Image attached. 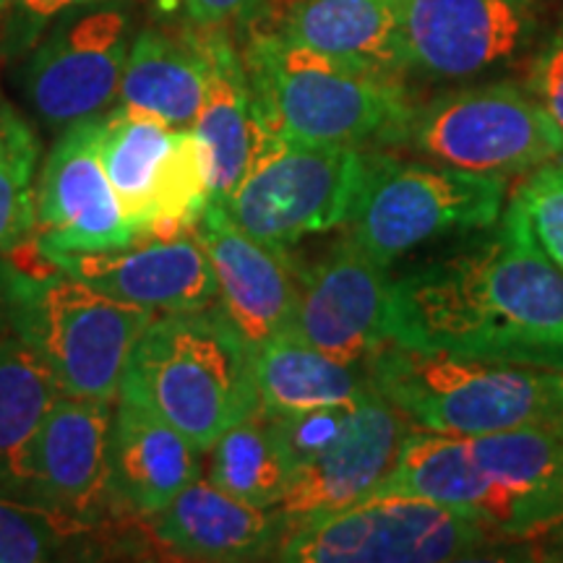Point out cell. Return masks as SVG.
<instances>
[{"label":"cell","mask_w":563,"mask_h":563,"mask_svg":"<svg viewBox=\"0 0 563 563\" xmlns=\"http://www.w3.org/2000/svg\"><path fill=\"white\" fill-rule=\"evenodd\" d=\"M501 220L485 241L391 279L386 342L563 371V272Z\"/></svg>","instance_id":"6da1fadb"},{"label":"cell","mask_w":563,"mask_h":563,"mask_svg":"<svg viewBox=\"0 0 563 563\" xmlns=\"http://www.w3.org/2000/svg\"><path fill=\"white\" fill-rule=\"evenodd\" d=\"M121 397L150 407L209 452L258 407L253 350L217 306L157 313L131 352Z\"/></svg>","instance_id":"7a4b0ae2"},{"label":"cell","mask_w":563,"mask_h":563,"mask_svg":"<svg viewBox=\"0 0 563 563\" xmlns=\"http://www.w3.org/2000/svg\"><path fill=\"white\" fill-rule=\"evenodd\" d=\"M371 384L418 431L485 435L563 422V371L470 361L386 342Z\"/></svg>","instance_id":"3957f363"},{"label":"cell","mask_w":563,"mask_h":563,"mask_svg":"<svg viewBox=\"0 0 563 563\" xmlns=\"http://www.w3.org/2000/svg\"><path fill=\"white\" fill-rule=\"evenodd\" d=\"M243 60L258 121L285 141L340 146L391 141L412 108L399 76L350 66L269 32L251 34Z\"/></svg>","instance_id":"277c9868"},{"label":"cell","mask_w":563,"mask_h":563,"mask_svg":"<svg viewBox=\"0 0 563 563\" xmlns=\"http://www.w3.org/2000/svg\"><path fill=\"white\" fill-rule=\"evenodd\" d=\"M504 201L506 178L371 157L347 220V241L389 269L397 258L439 238L493 228L501 220Z\"/></svg>","instance_id":"5b68a950"},{"label":"cell","mask_w":563,"mask_h":563,"mask_svg":"<svg viewBox=\"0 0 563 563\" xmlns=\"http://www.w3.org/2000/svg\"><path fill=\"white\" fill-rule=\"evenodd\" d=\"M371 157L361 146L300 144L264 133L222 207L238 228L274 249L347 224Z\"/></svg>","instance_id":"8992f818"},{"label":"cell","mask_w":563,"mask_h":563,"mask_svg":"<svg viewBox=\"0 0 563 563\" xmlns=\"http://www.w3.org/2000/svg\"><path fill=\"white\" fill-rule=\"evenodd\" d=\"M426 154L435 165L493 178L534 170L563 154V133L517 84L498 81L452 91L410 108L391 144Z\"/></svg>","instance_id":"52a82bcc"},{"label":"cell","mask_w":563,"mask_h":563,"mask_svg":"<svg viewBox=\"0 0 563 563\" xmlns=\"http://www.w3.org/2000/svg\"><path fill=\"white\" fill-rule=\"evenodd\" d=\"M506 540L475 519L405 493L376 490L347 509L285 534L274 559L290 563H446L488 559Z\"/></svg>","instance_id":"ba28073f"},{"label":"cell","mask_w":563,"mask_h":563,"mask_svg":"<svg viewBox=\"0 0 563 563\" xmlns=\"http://www.w3.org/2000/svg\"><path fill=\"white\" fill-rule=\"evenodd\" d=\"M11 302L19 336L51 363L66 394L95 402H118L131 352L157 316L68 272Z\"/></svg>","instance_id":"9c48e42d"},{"label":"cell","mask_w":563,"mask_h":563,"mask_svg":"<svg viewBox=\"0 0 563 563\" xmlns=\"http://www.w3.org/2000/svg\"><path fill=\"white\" fill-rule=\"evenodd\" d=\"M100 157L139 238L191 232L211 203L191 129H173L144 112L112 104L100 115Z\"/></svg>","instance_id":"30bf717a"},{"label":"cell","mask_w":563,"mask_h":563,"mask_svg":"<svg viewBox=\"0 0 563 563\" xmlns=\"http://www.w3.org/2000/svg\"><path fill=\"white\" fill-rule=\"evenodd\" d=\"M133 19L118 3H100L60 16L34 42L26 63V97L53 129L100 118L118 100Z\"/></svg>","instance_id":"8fae6325"},{"label":"cell","mask_w":563,"mask_h":563,"mask_svg":"<svg viewBox=\"0 0 563 563\" xmlns=\"http://www.w3.org/2000/svg\"><path fill=\"white\" fill-rule=\"evenodd\" d=\"M534 30V0H402L405 68L473 79L517 58Z\"/></svg>","instance_id":"7c38bea8"},{"label":"cell","mask_w":563,"mask_h":563,"mask_svg":"<svg viewBox=\"0 0 563 563\" xmlns=\"http://www.w3.org/2000/svg\"><path fill=\"white\" fill-rule=\"evenodd\" d=\"M115 402L63 394L21 456L9 498L95 522L110 506L108 449Z\"/></svg>","instance_id":"4fadbf2b"},{"label":"cell","mask_w":563,"mask_h":563,"mask_svg":"<svg viewBox=\"0 0 563 563\" xmlns=\"http://www.w3.org/2000/svg\"><path fill=\"white\" fill-rule=\"evenodd\" d=\"M412 431V422L378 391L355 402L340 439L292 470L279 504L290 530L373 496L394 473Z\"/></svg>","instance_id":"5bb4252c"},{"label":"cell","mask_w":563,"mask_h":563,"mask_svg":"<svg viewBox=\"0 0 563 563\" xmlns=\"http://www.w3.org/2000/svg\"><path fill=\"white\" fill-rule=\"evenodd\" d=\"M37 238L58 253L108 251L139 241L100 157V118L63 129L37 186Z\"/></svg>","instance_id":"9a60e30c"},{"label":"cell","mask_w":563,"mask_h":563,"mask_svg":"<svg viewBox=\"0 0 563 563\" xmlns=\"http://www.w3.org/2000/svg\"><path fill=\"white\" fill-rule=\"evenodd\" d=\"M389 269L344 241L300 272L292 332L323 355L365 365L386 344Z\"/></svg>","instance_id":"2e32d148"},{"label":"cell","mask_w":563,"mask_h":563,"mask_svg":"<svg viewBox=\"0 0 563 563\" xmlns=\"http://www.w3.org/2000/svg\"><path fill=\"white\" fill-rule=\"evenodd\" d=\"M196 235L209 253L220 287L217 308L243 342L256 352L274 336L290 332L298 311L300 274L292 269L287 249L256 241L217 203L203 211Z\"/></svg>","instance_id":"e0dca14e"},{"label":"cell","mask_w":563,"mask_h":563,"mask_svg":"<svg viewBox=\"0 0 563 563\" xmlns=\"http://www.w3.org/2000/svg\"><path fill=\"white\" fill-rule=\"evenodd\" d=\"M51 253L63 272L157 313L203 311L220 298L209 253L196 230L178 238H139L108 251Z\"/></svg>","instance_id":"ac0fdd59"},{"label":"cell","mask_w":563,"mask_h":563,"mask_svg":"<svg viewBox=\"0 0 563 563\" xmlns=\"http://www.w3.org/2000/svg\"><path fill=\"white\" fill-rule=\"evenodd\" d=\"M201 449L150 407L118 397L108 449L112 509L154 517L201 477Z\"/></svg>","instance_id":"d6986e66"},{"label":"cell","mask_w":563,"mask_h":563,"mask_svg":"<svg viewBox=\"0 0 563 563\" xmlns=\"http://www.w3.org/2000/svg\"><path fill=\"white\" fill-rule=\"evenodd\" d=\"M150 519L162 545L194 561L274 559L290 532L279 506L262 509L245 504L217 488L209 477H196Z\"/></svg>","instance_id":"ffe728a7"},{"label":"cell","mask_w":563,"mask_h":563,"mask_svg":"<svg viewBox=\"0 0 563 563\" xmlns=\"http://www.w3.org/2000/svg\"><path fill=\"white\" fill-rule=\"evenodd\" d=\"M209 81L201 110L191 125L209 180L211 203H222L249 170L264 139L243 53L228 30H201Z\"/></svg>","instance_id":"44dd1931"},{"label":"cell","mask_w":563,"mask_h":563,"mask_svg":"<svg viewBox=\"0 0 563 563\" xmlns=\"http://www.w3.org/2000/svg\"><path fill=\"white\" fill-rule=\"evenodd\" d=\"M269 32L376 74H405L402 0H287Z\"/></svg>","instance_id":"7402d4cb"},{"label":"cell","mask_w":563,"mask_h":563,"mask_svg":"<svg viewBox=\"0 0 563 563\" xmlns=\"http://www.w3.org/2000/svg\"><path fill=\"white\" fill-rule=\"evenodd\" d=\"M209 81L203 32L146 26L131 40L115 104L173 129H191Z\"/></svg>","instance_id":"603a6c76"},{"label":"cell","mask_w":563,"mask_h":563,"mask_svg":"<svg viewBox=\"0 0 563 563\" xmlns=\"http://www.w3.org/2000/svg\"><path fill=\"white\" fill-rule=\"evenodd\" d=\"M258 407L266 415H295L316 407L350 405L373 389L368 363H342L302 336L285 332L253 352Z\"/></svg>","instance_id":"cb8c5ba5"},{"label":"cell","mask_w":563,"mask_h":563,"mask_svg":"<svg viewBox=\"0 0 563 563\" xmlns=\"http://www.w3.org/2000/svg\"><path fill=\"white\" fill-rule=\"evenodd\" d=\"M66 394L51 363L24 336L0 342V493L9 496L26 446Z\"/></svg>","instance_id":"d4e9b609"},{"label":"cell","mask_w":563,"mask_h":563,"mask_svg":"<svg viewBox=\"0 0 563 563\" xmlns=\"http://www.w3.org/2000/svg\"><path fill=\"white\" fill-rule=\"evenodd\" d=\"M209 481L245 504L274 509L285 498L292 462L272 415L253 410L209 449Z\"/></svg>","instance_id":"484cf974"},{"label":"cell","mask_w":563,"mask_h":563,"mask_svg":"<svg viewBox=\"0 0 563 563\" xmlns=\"http://www.w3.org/2000/svg\"><path fill=\"white\" fill-rule=\"evenodd\" d=\"M89 532L91 522L74 514L0 496V563L53 561Z\"/></svg>","instance_id":"4316f807"},{"label":"cell","mask_w":563,"mask_h":563,"mask_svg":"<svg viewBox=\"0 0 563 563\" xmlns=\"http://www.w3.org/2000/svg\"><path fill=\"white\" fill-rule=\"evenodd\" d=\"M504 217L563 272V159L555 157L534 167Z\"/></svg>","instance_id":"83f0119b"},{"label":"cell","mask_w":563,"mask_h":563,"mask_svg":"<svg viewBox=\"0 0 563 563\" xmlns=\"http://www.w3.org/2000/svg\"><path fill=\"white\" fill-rule=\"evenodd\" d=\"M34 165L37 162L0 165V253L26 241L37 228Z\"/></svg>","instance_id":"f1b7e54d"},{"label":"cell","mask_w":563,"mask_h":563,"mask_svg":"<svg viewBox=\"0 0 563 563\" xmlns=\"http://www.w3.org/2000/svg\"><path fill=\"white\" fill-rule=\"evenodd\" d=\"M100 3H118V0H0L3 47L9 53L26 51L55 19Z\"/></svg>","instance_id":"f546056e"},{"label":"cell","mask_w":563,"mask_h":563,"mask_svg":"<svg viewBox=\"0 0 563 563\" xmlns=\"http://www.w3.org/2000/svg\"><path fill=\"white\" fill-rule=\"evenodd\" d=\"M527 89L563 133V21L534 55Z\"/></svg>","instance_id":"4dcf8cb0"},{"label":"cell","mask_w":563,"mask_h":563,"mask_svg":"<svg viewBox=\"0 0 563 563\" xmlns=\"http://www.w3.org/2000/svg\"><path fill=\"white\" fill-rule=\"evenodd\" d=\"M266 0H180V9L191 26L199 30H228L238 21H249Z\"/></svg>","instance_id":"1f68e13d"},{"label":"cell","mask_w":563,"mask_h":563,"mask_svg":"<svg viewBox=\"0 0 563 563\" xmlns=\"http://www.w3.org/2000/svg\"><path fill=\"white\" fill-rule=\"evenodd\" d=\"M40 146L30 125L13 112L0 95V165L11 162H37Z\"/></svg>","instance_id":"d6a6232c"},{"label":"cell","mask_w":563,"mask_h":563,"mask_svg":"<svg viewBox=\"0 0 563 563\" xmlns=\"http://www.w3.org/2000/svg\"><path fill=\"white\" fill-rule=\"evenodd\" d=\"M540 545L534 548L538 551V559L543 561H563V538H538Z\"/></svg>","instance_id":"836d02e7"},{"label":"cell","mask_w":563,"mask_h":563,"mask_svg":"<svg viewBox=\"0 0 563 563\" xmlns=\"http://www.w3.org/2000/svg\"><path fill=\"white\" fill-rule=\"evenodd\" d=\"M543 538H563V522H561L559 527H553V530H551V532H545V534H543Z\"/></svg>","instance_id":"e575fe53"}]
</instances>
